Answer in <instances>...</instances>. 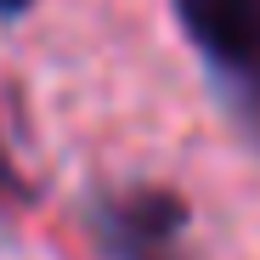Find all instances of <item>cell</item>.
<instances>
[{
	"instance_id": "1",
	"label": "cell",
	"mask_w": 260,
	"mask_h": 260,
	"mask_svg": "<svg viewBox=\"0 0 260 260\" xmlns=\"http://www.w3.org/2000/svg\"><path fill=\"white\" fill-rule=\"evenodd\" d=\"M176 17L221 74H260V0H176Z\"/></svg>"
},
{
	"instance_id": "3",
	"label": "cell",
	"mask_w": 260,
	"mask_h": 260,
	"mask_svg": "<svg viewBox=\"0 0 260 260\" xmlns=\"http://www.w3.org/2000/svg\"><path fill=\"white\" fill-rule=\"evenodd\" d=\"M12 192H23V187H17V176H12V164H6V153H0V198H12Z\"/></svg>"
},
{
	"instance_id": "2",
	"label": "cell",
	"mask_w": 260,
	"mask_h": 260,
	"mask_svg": "<svg viewBox=\"0 0 260 260\" xmlns=\"http://www.w3.org/2000/svg\"><path fill=\"white\" fill-rule=\"evenodd\" d=\"M238 113L260 130V74H243L238 79Z\"/></svg>"
},
{
	"instance_id": "4",
	"label": "cell",
	"mask_w": 260,
	"mask_h": 260,
	"mask_svg": "<svg viewBox=\"0 0 260 260\" xmlns=\"http://www.w3.org/2000/svg\"><path fill=\"white\" fill-rule=\"evenodd\" d=\"M28 6H34V0H0V12H6V17H12V12H28Z\"/></svg>"
}]
</instances>
